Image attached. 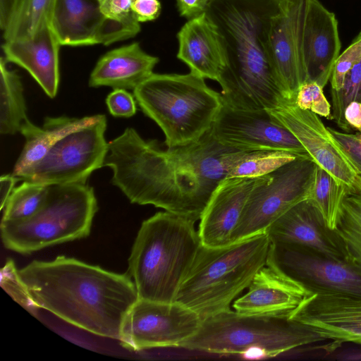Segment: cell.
<instances>
[{
    "label": "cell",
    "instance_id": "6da1fadb",
    "mask_svg": "<svg viewBox=\"0 0 361 361\" xmlns=\"http://www.w3.org/2000/svg\"><path fill=\"white\" fill-rule=\"evenodd\" d=\"M233 151L209 131L195 142L164 149L128 127L109 142L104 166L112 170L113 185L131 203L152 204L197 221L227 177L225 160Z\"/></svg>",
    "mask_w": 361,
    "mask_h": 361
},
{
    "label": "cell",
    "instance_id": "7a4b0ae2",
    "mask_svg": "<svg viewBox=\"0 0 361 361\" xmlns=\"http://www.w3.org/2000/svg\"><path fill=\"white\" fill-rule=\"evenodd\" d=\"M19 274L40 309L103 337L118 340L123 319L139 298L129 274L72 257L35 260Z\"/></svg>",
    "mask_w": 361,
    "mask_h": 361
},
{
    "label": "cell",
    "instance_id": "3957f363",
    "mask_svg": "<svg viewBox=\"0 0 361 361\" xmlns=\"http://www.w3.org/2000/svg\"><path fill=\"white\" fill-rule=\"evenodd\" d=\"M283 0H209L205 13L222 39L223 102L242 110H271L286 99L268 53L272 22Z\"/></svg>",
    "mask_w": 361,
    "mask_h": 361
},
{
    "label": "cell",
    "instance_id": "277c9868",
    "mask_svg": "<svg viewBox=\"0 0 361 361\" xmlns=\"http://www.w3.org/2000/svg\"><path fill=\"white\" fill-rule=\"evenodd\" d=\"M195 222L164 211L142 223L128 259L140 299L175 301L202 245Z\"/></svg>",
    "mask_w": 361,
    "mask_h": 361
},
{
    "label": "cell",
    "instance_id": "5b68a950",
    "mask_svg": "<svg viewBox=\"0 0 361 361\" xmlns=\"http://www.w3.org/2000/svg\"><path fill=\"white\" fill-rule=\"evenodd\" d=\"M270 243L264 232L224 247L202 245L175 301L202 320L231 310L233 301L267 264Z\"/></svg>",
    "mask_w": 361,
    "mask_h": 361
},
{
    "label": "cell",
    "instance_id": "8992f818",
    "mask_svg": "<svg viewBox=\"0 0 361 361\" xmlns=\"http://www.w3.org/2000/svg\"><path fill=\"white\" fill-rule=\"evenodd\" d=\"M133 95L142 112L162 130L169 148L201 139L211 130L223 104L221 94L191 72L153 73L133 90Z\"/></svg>",
    "mask_w": 361,
    "mask_h": 361
},
{
    "label": "cell",
    "instance_id": "52a82bcc",
    "mask_svg": "<svg viewBox=\"0 0 361 361\" xmlns=\"http://www.w3.org/2000/svg\"><path fill=\"white\" fill-rule=\"evenodd\" d=\"M322 341V337L307 326L288 317L228 310L202 320L199 331L180 348L217 354L255 350L273 357Z\"/></svg>",
    "mask_w": 361,
    "mask_h": 361
},
{
    "label": "cell",
    "instance_id": "ba28073f",
    "mask_svg": "<svg viewBox=\"0 0 361 361\" xmlns=\"http://www.w3.org/2000/svg\"><path fill=\"white\" fill-rule=\"evenodd\" d=\"M98 206L94 189L87 184L51 185L45 202L32 216L1 222L4 245L30 254L51 245L86 238Z\"/></svg>",
    "mask_w": 361,
    "mask_h": 361
},
{
    "label": "cell",
    "instance_id": "9c48e42d",
    "mask_svg": "<svg viewBox=\"0 0 361 361\" xmlns=\"http://www.w3.org/2000/svg\"><path fill=\"white\" fill-rule=\"evenodd\" d=\"M317 164L310 157H299L262 177L252 188L232 243L264 233L281 216L312 195Z\"/></svg>",
    "mask_w": 361,
    "mask_h": 361
},
{
    "label": "cell",
    "instance_id": "30bf717a",
    "mask_svg": "<svg viewBox=\"0 0 361 361\" xmlns=\"http://www.w3.org/2000/svg\"><path fill=\"white\" fill-rule=\"evenodd\" d=\"M106 126V118L101 114L94 122L59 140L18 178L44 185L86 184L90 176L104 166L109 145L104 137Z\"/></svg>",
    "mask_w": 361,
    "mask_h": 361
},
{
    "label": "cell",
    "instance_id": "8fae6325",
    "mask_svg": "<svg viewBox=\"0 0 361 361\" xmlns=\"http://www.w3.org/2000/svg\"><path fill=\"white\" fill-rule=\"evenodd\" d=\"M267 265L305 288L310 295L361 297V262L337 259L305 247L271 243Z\"/></svg>",
    "mask_w": 361,
    "mask_h": 361
},
{
    "label": "cell",
    "instance_id": "7c38bea8",
    "mask_svg": "<svg viewBox=\"0 0 361 361\" xmlns=\"http://www.w3.org/2000/svg\"><path fill=\"white\" fill-rule=\"evenodd\" d=\"M202 323L198 314L176 301L138 298L123 319L118 340L123 348L135 351L180 347Z\"/></svg>",
    "mask_w": 361,
    "mask_h": 361
},
{
    "label": "cell",
    "instance_id": "4fadbf2b",
    "mask_svg": "<svg viewBox=\"0 0 361 361\" xmlns=\"http://www.w3.org/2000/svg\"><path fill=\"white\" fill-rule=\"evenodd\" d=\"M49 23L61 46L70 47L109 45L141 30L135 18L118 21L106 17L100 0H53Z\"/></svg>",
    "mask_w": 361,
    "mask_h": 361
},
{
    "label": "cell",
    "instance_id": "5bb4252c",
    "mask_svg": "<svg viewBox=\"0 0 361 361\" xmlns=\"http://www.w3.org/2000/svg\"><path fill=\"white\" fill-rule=\"evenodd\" d=\"M268 111L295 135L318 166L348 191L361 193V175L318 115L286 99Z\"/></svg>",
    "mask_w": 361,
    "mask_h": 361
},
{
    "label": "cell",
    "instance_id": "9a60e30c",
    "mask_svg": "<svg viewBox=\"0 0 361 361\" xmlns=\"http://www.w3.org/2000/svg\"><path fill=\"white\" fill-rule=\"evenodd\" d=\"M209 132L221 145L235 150H281L310 157L295 135L266 109H237L223 102Z\"/></svg>",
    "mask_w": 361,
    "mask_h": 361
},
{
    "label": "cell",
    "instance_id": "2e32d148",
    "mask_svg": "<svg viewBox=\"0 0 361 361\" xmlns=\"http://www.w3.org/2000/svg\"><path fill=\"white\" fill-rule=\"evenodd\" d=\"M307 0H283L273 20L268 53L286 100L293 101L299 87L307 81L302 54Z\"/></svg>",
    "mask_w": 361,
    "mask_h": 361
},
{
    "label": "cell",
    "instance_id": "e0dca14e",
    "mask_svg": "<svg viewBox=\"0 0 361 361\" xmlns=\"http://www.w3.org/2000/svg\"><path fill=\"white\" fill-rule=\"evenodd\" d=\"M271 243L300 246L337 259L353 258L336 229L330 228L313 202L302 200L276 219L265 231Z\"/></svg>",
    "mask_w": 361,
    "mask_h": 361
},
{
    "label": "cell",
    "instance_id": "ac0fdd59",
    "mask_svg": "<svg viewBox=\"0 0 361 361\" xmlns=\"http://www.w3.org/2000/svg\"><path fill=\"white\" fill-rule=\"evenodd\" d=\"M289 318L305 325L324 340L361 344V297L310 295Z\"/></svg>",
    "mask_w": 361,
    "mask_h": 361
},
{
    "label": "cell",
    "instance_id": "d6986e66",
    "mask_svg": "<svg viewBox=\"0 0 361 361\" xmlns=\"http://www.w3.org/2000/svg\"><path fill=\"white\" fill-rule=\"evenodd\" d=\"M340 50L334 13L318 0H307L302 43L307 81L316 82L324 88L330 80Z\"/></svg>",
    "mask_w": 361,
    "mask_h": 361
},
{
    "label": "cell",
    "instance_id": "ffe728a7",
    "mask_svg": "<svg viewBox=\"0 0 361 361\" xmlns=\"http://www.w3.org/2000/svg\"><path fill=\"white\" fill-rule=\"evenodd\" d=\"M259 178L226 177L219 184L200 219L197 231L202 245L218 247L233 243V231Z\"/></svg>",
    "mask_w": 361,
    "mask_h": 361
},
{
    "label": "cell",
    "instance_id": "44dd1931",
    "mask_svg": "<svg viewBox=\"0 0 361 361\" xmlns=\"http://www.w3.org/2000/svg\"><path fill=\"white\" fill-rule=\"evenodd\" d=\"M247 288L233 303L238 312L289 318L310 295L298 283L267 264L255 274Z\"/></svg>",
    "mask_w": 361,
    "mask_h": 361
},
{
    "label": "cell",
    "instance_id": "7402d4cb",
    "mask_svg": "<svg viewBox=\"0 0 361 361\" xmlns=\"http://www.w3.org/2000/svg\"><path fill=\"white\" fill-rule=\"evenodd\" d=\"M59 44L49 20L32 37L5 41L4 58L26 70L50 98L59 85Z\"/></svg>",
    "mask_w": 361,
    "mask_h": 361
},
{
    "label": "cell",
    "instance_id": "603a6c76",
    "mask_svg": "<svg viewBox=\"0 0 361 361\" xmlns=\"http://www.w3.org/2000/svg\"><path fill=\"white\" fill-rule=\"evenodd\" d=\"M177 58L190 72L218 82L226 66L221 35L205 13L188 20L177 34Z\"/></svg>",
    "mask_w": 361,
    "mask_h": 361
},
{
    "label": "cell",
    "instance_id": "cb8c5ba5",
    "mask_svg": "<svg viewBox=\"0 0 361 361\" xmlns=\"http://www.w3.org/2000/svg\"><path fill=\"white\" fill-rule=\"evenodd\" d=\"M159 61L158 57L145 52L138 42L111 49L97 61L89 85L133 90L153 73Z\"/></svg>",
    "mask_w": 361,
    "mask_h": 361
},
{
    "label": "cell",
    "instance_id": "d4e9b609",
    "mask_svg": "<svg viewBox=\"0 0 361 361\" xmlns=\"http://www.w3.org/2000/svg\"><path fill=\"white\" fill-rule=\"evenodd\" d=\"M100 115L81 118L47 116L41 127L30 120L27 121L20 132L25 137V145L14 165L12 174L18 178L25 171L40 161L59 140L94 122Z\"/></svg>",
    "mask_w": 361,
    "mask_h": 361
},
{
    "label": "cell",
    "instance_id": "484cf974",
    "mask_svg": "<svg viewBox=\"0 0 361 361\" xmlns=\"http://www.w3.org/2000/svg\"><path fill=\"white\" fill-rule=\"evenodd\" d=\"M4 57L0 59V133L13 135L20 133L29 120L21 78L7 66Z\"/></svg>",
    "mask_w": 361,
    "mask_h": 361
},
{
    "label": "cell",
    "instance_id": "4316f807",
    "mask_svg": "<svg viewBox=\"0 0 361 361\" xmlns=\"http://www.w3.org/2000/svg\"><path fill=\"white\" fill-rule=\"evenodd\" d=\"M299 157L302 156L281 150H235L226 157L227 177H262Z\"/></svg>",
    "mask_w": 361,
    "mask_h": 361
},
{
    "label": "cell",
    "instance_id": "83f0119b",
    "mask_svg": "<svg viewBox=\"0 0 361 361\" xmlns=\"http://www.w3.org/2000/svg\"><path fill=\"white\" fill-rule=\"evenodd\" d=\"M53 0H18L8 25L3 31L5 41L34 35L49 20Z\"/></svg>",
    "mask_w": 361,
    "mask_h": 361
},
{
    "label": "cell",
    "instance_id": "f1b7e54d",
    "mask_svg": "<svg viewBox=\"0 0 361 361\" xmlns=\"http://www.w3.org/2000/svg\"><path fill=\"white\" fill-rule=\"evenodd\" d=\"M348 189L317 166L310 200L322 214L326 225L336 229L341 203Z\"/></svg>",
    "mask_w": 361,
    "mask_h": 361
},
{
    "label": "cell",
    "instance_id": "f546056e",
    "mask_svg": "<svg viewBox=\"0 0 361 361\" xmlns=\"http://www.w3.org/2000/svg\"><path fill=\"white\" fill-rule=\"evenodd\" d=\"M48 188L49 185L23 181L7 200L1 220L20 221L32 216L44 204Z\"/></svg>",
    "mask_w": 361,
    "mask_h": 361
},
{
    "label": "cell",
    "instance_id": "4dcf8cb0",
    "mask_svg": "<svg viewBox=\"0 0 361 361\" xmlns=\"http://www.w3.org/2000/svg\"><path fill=\"white\" fill-rule=\"evenodd\" d=\"M336 230L346 243L351 256L361 262V193L347 191Z\"/></svg>",
    "mask_w": 361,
    "mask_h": 361
},
{
    "label": "cell",
    "instance_id": "1f68e13d",
    "mask_svg": "<svg viewBox=\"0 0 361 361\" xmlns=\"http://www.w3.org/2000/svg\"><path fill=\"white\" fill-rule=\"evenodd\" d=\"M332 120L346 133L353 129L347 123L344 111L353 101L361 102V57L346 75L343 87L338 91H331Z\"/></svg>",
    "mask_w": 361,
    "mask_h": 361
},
{
    "label": "cell",
    "instance_id": "d6a6232c",
    "mask_svg": "<svg viewBox=\"0 0 361 361\" xmlns=\"http://www.w3.org/2000/svg\"><path fill=\"white\" fill-rule=\"evenodd\" d=\"M1 286L13 299L31 314H35L40 309L22 280L19 271L16 268L13 261L8 259L1 269Z\"/></svg>",
    "mask_w": 361,
    "mask_h": 361
},
{
    "label": "cell",
    "instance_id": "836d02e7",
    "mask_svg": "<svg viewBox=\"0 0 361 361\" xmlns=\"http://www.w3.org/2000/svg\"><path fill=\"white\" fill-rule=\"evenodd\" d=\"M294 102L299 108L310 111L319 116L332 120L331 104L322 87L314 81H307L298 88Z\"/></svg>",
    "mask_w": 361,
    "mask_h": 361
},
{
    "label": "cell",
    "instance_id": "e575fe53",
    "mask_svg": "<svg viewBox=\"0 0 361 361\" xmlns=\"http://www.w3.org/2000/svg\"><path fill=\"white\" fill-rule=\"evenodd\" d=\"M360 57L361 32L348 47L338 56L329 80L331 91H338L341 89L346 75Z\"/></svg>",
    "mask_w": 361,
    "mask_h": 361
},
{
    "label": "cell",
    "instance_id": "d590c367",
    "mask_svg": "<svg viewBox=\"0 0 361 361\" xmlns=\"http://www.w3.org/2000/svg\"><path fill=\"white\" fill-rule=\"evenodd\" d=\"M136 100L127 90L114 89L106 99L109 113L115 117L130 118L137 111Z\"/></svg>",
    "mask_w": 361,
    "mask_h": 361
},
{
    "label": "cell",
    "instance_id": "8d00e7d4",
    "mask_svg": "<svg viewBox=\"0 0 361 361\" xmlns=\"http://www.w3.org/2000/svg\"><path fill=\"white\" fill-rule=\"evenodd\" d=\"M328 129L361 175V141L355 134L341 132L329 127Z\"/></svg>",
    "mask_w": 361,
    "mask_h": 361
},
{
    "label": "cell",
    "instance_id": "74e56055",
    "mask_svg": "<svg viewBox=\"0 0 361 361\" xmlns=\"http://www.w3.org/2000/svg\"><path fill=\"white\" fill-rule=\"evenodd\" d=\"M133 1V0H100V7L106 17L125 21L135 18L131 11Z\"/></svg>",
    "mask_w": 361,
    "mask_h": 361
},
{
    "label": "cell",
    "instance_id": "f35d334b",
    "mask_svg": "<svg viewBox=\"0 0 361 361\" xmlns=\"http://www.w3.org/2000/svg\"><path fill=\"white\" fill-rule=\"evenodd\" d=\"M131 11L139 23L157 19L161 11L159 0H133Z\"/></svg>",
    "mask_w": 361,
    "mask_h": 361
},
{
    "label": "cell",
    "instance_id": "ab89813d",
    "mask_svg": "<svg viewBox=\"0 0 361 361\" xmlns=\"http://www.w3.org/2000/svg\"><path fill=\"white\" fill-rule=\"evenodd\" d=\"M178 12L188 20L205 13L209 0H176Z\"/></svg>",
    "mask_w": 361,
    "mask_h": 361
},
{
    "label": "cell",
    "instance_id": "60d3db41",
    "mask_svg": "<svg viewBox=\"0 0 361 361\" xmlns=\"http://www.w3.org/2000/svg\"><path fill=\"white\" fill-rule=\"evenodd\" d=\"M344 117L352 129H361V102L353 101L349 103L344 111Z\"/></svg>",
    "mask_w": 361,
    "mask_h": 361
},
{
    "label": "cell",
    "instance_id": "b9f144b4",
    "mask_svg": "<svg viewBox=\"0 0 361 361\" xmlns=\"http://www.w3.org/2000/svg\"><path fill=\"white\" fill-rule=\"evenodd\" d=\"M19 179L13 174H6L1 176L0 178V195H1V210L3 209L4 205L15 188L16 183Z\"/></svg>",
    "mask_w": 361,
    "mask_h": 361
},
{
    "label": "cell",
    "instance_id": "7bdbcfd3",
    "mask_svg": "<svg viewBox=\"0 0 361 361\" xmlns=\"http://www.w3.org/2000/svg\"><path fill=\"white\" fill-rule=\"evenodd\" d=\"M18 0H0V27L2 31L8 24Z\"/></svg>",
    "mask_w": 361,
    "mask_h": 361
},
{
    "label": "cell",
    "instance_id": "ee69618b",
    "mask_svg": "<svg viewBox=\"0 0 361 361\" xmlns=\"http://www.w3.org/2000/svg\"><path fill=\"white\" fill-rule=\"evenodd\" d=\"M355 135L361 141V130H357V133H355Z\"/></svg>",
    "mask_w": 361,
    "mask_h": 361
},
{
    "label": "cell",
    "instance_id": "f6af8a7d",
    "mask_svg": "<svg viewBox=\"0 0 361 361\" xmlns=\"http://www.w3.org/2000/svg\"><path fill=\"white\" fill-rule=\"evenodd\" d=\"M361 130V129H360Z\"/></svg>",
    "mask_w": 361,
    "mask_h": 361
}]
</instances>
